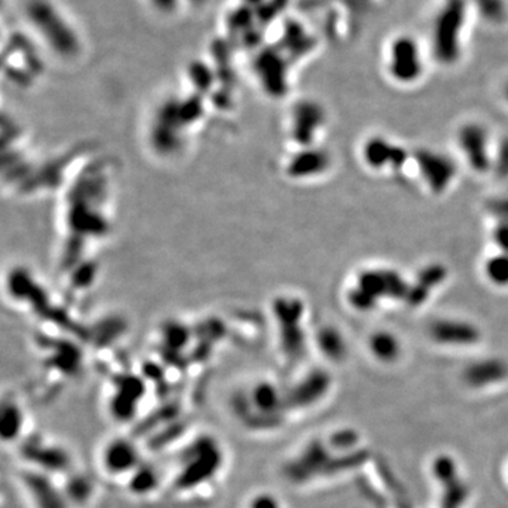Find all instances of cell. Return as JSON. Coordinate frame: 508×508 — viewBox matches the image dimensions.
Wrapping results in <instances>:
<instances>
[{
    "label": "cell",
    "instance_id": "1",
    "mask_svg": "<svg viewBox=\"0 0 508 508\" xmlns=\"http://www.w3.org/2000/svg\"><path fill=\"white\" fill-rule=\"evenodd\" d=\"M470 13L468 0H439L431 20V50L439 64L450 67L461 58Z\"/></svg>",
    "mask_w": 508,
    "mask_h": 508
},
{
    "label": "cell",
    "instance_id": "2",
    "mask_svg": "<svg viewBox=\"0 0 508 508\" xmlns=\"http://www.w3.org/2000/svg\"><path fill=\"white\" fill-rule=\"evenodd\" d=\"M24 17L34 33L56 54L69 58L81 50V35L68 16L53 0H28Z\"/></svg>",
    "mask_w": 508,
    "mask_h": 508
},
{
    "label": "cell",
    "instance_id": "3",
    "mask_svg": "<svg viewBox=\"0 0 508 508\" xmlns=\"http://www.w3.org/2000/svg\"><path fill=\"white\" fill-rule=\"evenodd\" d=\"M425 71L423 49L411 34L395 35L387 49V72L400 85L418 82Z\"/></svg>",
    "mask_w": 508,
    "mask_h": 508
},
{
    "label": "cell",
    "instance_id": "4",
    "mask_svg": "<svg viewBox=\"0 0 508 508\" xmlns=\"http://www.w3.org/2000/svg\"><path fill=\"white\" fill-rule=\"evenodd\" d=\"M409 286L395 270L368 268L357 275L354 287L379 305L382 300H407Z\"/></svg>",
    "mask_w": 508,
    "mask_h": 508
},
{
    "label": "cell",
    "instance_id": "5",
    "mask_svg": "<svg viewBox=\"0 0 508 508\" xmlns=\"http://www.w3.org/2000/svg\"><path fill=\"white\" fill-rule=\"evenodd\" d=\"M413 160L425 186L434 194H443L457 174L454 161L443 153L420 149L413 153Z\"/></svg>",
    "mask_w": 508,
    "mask_h": 508
},
{
    "label": "cell",
    "instance_id": "6",
    "mask_svg": "<svg viewBox=\"0 0 508 508\" xmlns=\"http://www.w3.org/2000/svg\"><path fill=\"white\" fill-rule=\"evenodd\" d=\"M457 146L473 171L484 174L491 168L490 138L486 127L480 123L461 126L457 131Z\"/></svg>",
    "mask_w": 508,
    "mask_h": 508
},
{
    "label": "cell",
    "instance_id": "7",
    "mask_svg": "<svg viewBox=\"0 0 508 508\" xmlns=\"http://www.w3.org/2000/svg\"><path fill=\"white\" fill-rule=\"evenodd\" d=\"M361 156L363 161L375 171L391 168V171L397 172L408 161L407 150L383 136H372L368 138L363 146Z\"/></svg>",
    "mask_w": 508,
    "mask_h": 508
},
{
    "label": "cell",
    "instance_id": "8",
    "mask_svg": "<svg viewBox=\"0 0 508 508\" xmlns=\"http://www.w3.org/2000/svg\"><path fill=\"white\" fill-rule=\"evenodd\" d=\"M325 123V110L313 101H302L293 110V137L297 143L309 146Z\"/></svg>",
    "mask_w": 508,
    "mask_h": 508
},
{
    "label": "cell",
    "instance_id": "9",
    "mask_svg": "<svg viewBox=\"0 0 508 508\" xmlns=\"http://www.w3.org/2000/svg\"><path fill=\"white\" fill-rule=\"evenodd\" d=\"M431 336L443 345H472L479 341V331L464 320L439 319L432 323Z\"/></svg>",
    "mask_w": 508,
    "mask_h": 508
},
{
    "label": "cell",
    "instance_id": "10",
    "mask_svg": "<svg viewBox=\"0 0 508 508\" xmlns=\"http://www.w3.org/2000/svg\"><path fill=\"white\" fill-rule=\"evenodd\" d=\"M446 275L448 271L443 265L441 264L427 265L417 275V281H415V284L409 286L408 297L405 301L413 306L421 305L428 298L431 291L439 287L445 281Z\"/></svg>",
    "mask_w": 508,
    "mask_h": 508
},
{
    "label": "cell",
    "instance_id": "11",
    "mask_svg": "<svg viewBox=\"0 0 508 508\" xmlns=\"http://www.w3.org/2000/svg\"><path fill=\"white\" fill-rule=\"evenodd\" d=\"M331 164V157L328 153L308 149L293 157L290 164V172L293 177H313L325 172Z\"/></svg>",
    "mask_w": 508,
    "mask_h": 508
},
{
    "label": "cell",
    "instance_id": "12",
    "mask_svg": "<svg viewBox=\"0 0 508 508\" xmlns=\"http://www.w3.org/2000/svg\"><path fill=\"white\" fill-rule=\"evenodd\" d=\"M368 349L382 361H394L401 353L398 338L388 331L375 332L368 339Z\"/></svg>",
    "mask_w": 508,
    "mask_h": 508
},
{
    "label": "cell",
    "instance_id": "13",
    "mask_svg": "<svg viewBox=\"0 0 508 508\" xmlns=\"http://www.w3.org/2000/svg\"><path fill=\"white\" fill-rule=\"evenodd\" d=\"M473 13L491 26L504 24L508 20L507 0H468Z\"/></svg>",
    "mask_w": 508,
    "mask_h": 508
},
{
    "label": "cell",
    "instance_id": "14",
    "mask_svg": "<svg viewBox=\"0 0 508 508\" xmlns=\"http://www.w3.org/2000/svg\"><path fill=\"white\" fill-rule=\"evenodd\" d=\"M484 274L493 286L508 287V253L501 252L490 257L484 264Z\"/></svg>",
    "mask_w": 508,
    "mask_h": 508
},
{
    "label": "cell",
    "instance_id": "15",
    "mask_svg": "<svg viewBox=\"0 0 508 508\" xmlns=\"http://www.w3.org/2000/svg\"><path fill=\"white\" fill-rule=\"evenodd\" d=\"M105 460H106V466L110 470L129 469L133 465V461L136 460V453L127 443L115 442L106 449Z\"/></svg>",
    "mask_w": 508,
    "mask_h": 508
},
{
    "label": "cell",
    "instance_id": "16",
    "mask_svg": "<svg viewBox=\"0 0 508 508\" xmlns=\"http://www.w3.org/2000/svg\"><path fill=\"white\" fill-rule=\"evenodd\" d=\"M319 343L327 354L341 356L345 352V343L338 331L334 328H325L319 335Z\"/></svg>",
    "mask_w": 508,
    "mask_h": 508
},
{
    "label": "cell",
    "instance_id": "17",
    "mask_svg": "<svg viewBox=\"0 0 508 508\" xmlns=\"http://www.w3.org/2000/svg\"><path fill=\"white\" fill-rule=\"evenodd\" d=\"M147 5L161 16H171L178 12L183 0H146Z\"/></svg>",
    "mask_w": 508,
    "mask_h": 508
},
{
    "label": "cell",
    "instance_id": "18",
    "mask_svg": "<svg viewBox=\"0 0 508 508\" xmlns=\"http://www.w3.org/2000/svg\"><path fill=\"white\" fill-rule=\"evenodd\" d=\"M494 240L501 247L502 252L508 253V223H504L495 229Z\"/></svg>",
    "mask_w": 508,
    "mask_h": 508
},
{
    "label": "cell",
    "instance_id": "19",
    "mask_svg": "<svg viewBox=\"0 0 508 508\" xmlns=\"http://www.w3.org/2000/svg\"><path fill=\"white\" fill-rule=\"evenodd\" d=\"M497 163H498V170H500L502 174H508V140H505V142L501 145V149H500V154H498Z\"/></svg>",
    "mask_w": 508,
    "mask_h": 508
},
{
    "label": "cell",
    "instance_id": "20",
    "mask_svg": "<svg viewBox=\"0 0 508 508\" xmlns=\"http://www.w3.org/2000/svg\"><path fill=\"white\" fill-rule=\"evenodd\" d=\"M187 2H190V3L195 5V6H202V5H205L208 2V0H187Z\"/></svg>",
    "mask_w": 508,
    "mask_h": 508
},
{
    "label": "cell",
    "instance_id": "21",
    "mask_svg": "<svg viewBox=\"0 0 508 508\" xmlns=\"http://www.w3.org/2000/svg\"><path fill=\"white\" fill-rule=\"evenodd\" d=\"M504 98H505V101H507V104H508V81L505 82V85H504Z\"/></svg>",
    "mask_w": 508,
    "mask_h": 508
}]
</instances>
